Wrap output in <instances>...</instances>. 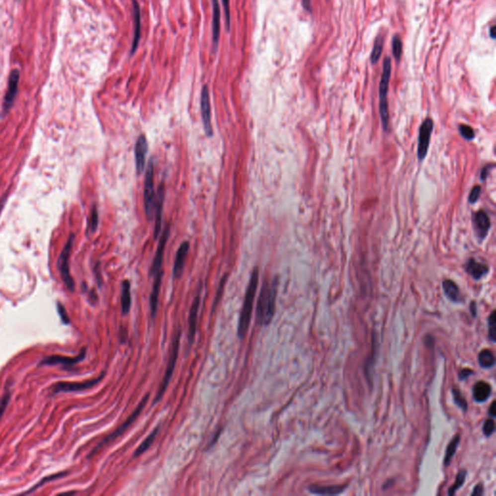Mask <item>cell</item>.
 <instances>
[{
	"label": "cell",
	"mask_w": 496,
	"mask_h": 496,
	"mask_svg": "<svg viewBox=\"0 0 496 496\" xmlns=\"http://www.w3.org/2000/svg\"><path fill=\"white\" fill-rule=\"evenodd\" d=\"M492 395V386L485 381L477 382L473 387V398L475 401L483 403L488 401Z\"/></svg>",
	"instance_id": "obj_23"
},
{
	"label": "cell",
	"mask_w": 496,
	"mask_h": 496,
	"mask_svg": "<svg viewBox=\"0 0 496 496\" xmlns=\"http://www.w3.org/2000/svg\"><path fill=\"white\" fill-rule=\"evenodd\" d=\"M98 220H99L98 210H97V208L94 206L92 208V210H91L90 218H89V221H88V231H90L91 233L95 232L96 230H97V227H98Z\"/></svg>",
	"instance_id": "obj_38"
},
{
	"label": "cell",
	"mask_w": 496,
	"mask_h": 496,
	"mask_svg": "<svg viewBox=\"0 0 496 496\" xmlns=\"http://www.w3.org/2000/svg\"><path fill=\"white\" fill-rule=\"evenodd\" d=\"M222 5L224 8L225 16H226V24H227V30L229 31L231 27V12H230V0H222Z\"/></svg>",
	"instance_id": "obj_42"
},
{
	"label": "cell",
	"mask_w": 496,
	"mask_h": 496,
	"mask_svg": "<svg viewBox=\"0 0 496 496\" xmlns=\"http://www.w3.org/2000/svg\"><path fill=\"white\" fill-rule=\"evenodd\" d=\"M495 29H496V27H495V26H492V28H491V36H492V38L493 39L496 38V35H495Z\"/></svg>",
	"instance_id": "obj_49"
},
{
	"label": "cell",
	"mask_w": 496,
	"mask_h": 496,
	"mask_svg": "<svg viewBox=\"0 0 496 496\" xmlns=\"http://www.w3.org/2000/svg\"><path fill=\"white\" fill-rule=\"evenodd\" d=\"M278 290V278L275 277L269 285L267 280L264 281L260 292L257 305V322L260 325H268L274 315L275 302Z\"/></svg>",
	"instance_id": "obj_1"
},
{
	"label": "cell",
	"mask_w": 496,
	"mask_h": 496,
	"mask_svg": "<svg viewBox=\"0 0 496 496\" xmlns=\"http://www.w3.org/2000/svg\"><path fill=\"white\" fill-rule=\"evenodd\" d=\"M144 202L145 210L149 220L153 219L154 213V203H155V193H154V162L151 159L145 176L144 185Z\"/></svg>",
	"instance_id": "obj_5"
},
{
	"label": "cell",
	"mask_w": 496,
	"mask_h": 496,
	"mask_svg": "<svg viewBox=\"0 0 496 496\" xmlns=\"http://www.w3.org/2000/svg\"><path fill=\"white\" fill-rule=\"evenodd\" d=\"M164 201H165V190H164V185L161 184L157 189V193L155 196V203H154V213H155L154 238L155 239H158L160 231H161Z\"/></svg>",
	"instance_id": "obj_15"
},
{
	"label": "cell",
	"mask_w": 496,
	"mask_h": 496,
	"mask_svg": "<svg viewBox=\"0 0 496 496\" xmlns=\"http://www.w3.org/2000/svg\"><path fill=\"white\" fill-rule=\"evenodd\" d=\"M432 131H433V120L428 117V118L424 119V121L420 125V131H419L417 155H418V158L420 161H422L427 154Z\"/></svg>",
	"instance_id": "obj_9"
},
{
	"label": "cell",
	"mask_w": 496,
	"mask_h": 496,
	"mask_svg": "<svg viewBox=\"0 0 496 496\" xmlns=\"http://www.w3.org/2000/svg\"><path fill=\"white\" fill-rule=\"evenodd\" d=\"M155 279L153 282V290L151 293V298H150V304H151V311L153 316L155 315L158 307V300H159V293H160V287L162 282V276H163V271H159L155 275Z\"/></svg>",
	"instance_id": "obj_24"
},
{
	"label": "cell",
	"mask_w": 496,
	"mask_h": 496,
	"mask_svg": "<svg viewBox=\"0 0 496 496\" xmlns=\"http://www.w3.org/2000/svg\"><path fill=\"white\" fill-rule=\"evenodd\" d=\"M148 400H149V396H147V397H146L143 401L140 402V404L138 405V407L135 409V411H134L133 413L131 414V416H130L127 420H125V421H124V422H123V423H122V424H121L118 428H116V429H115V431H114L113 433H111L109 436H107L106 438L104 439V440H103V441H102V442H101V443H100V444L96 447L95 449H94V450H93V451L89 454L88 458H90L92 457V456H94L96 453H97V452H98V451H99L102 447H104L105 445L109 444L110 442L114 441L115 439L117 438V437H119L120 435H122V434H123V433H124V432H125V431L129 428V427H130V425L133 423L134 421L137 420V418L139 417V415H140V414H141V412L143 411L144 407L146 406V404H147V402H148Z\"/></svg>",
	"instance_id": "obj_6"
},
{
	"label": "cell",
	"mask_w": 496,
	"mask_h": 496,
	"mask_svg": "<svg viewBox=\"0 0 496 496\" xmlns=\"http://www.w3.org/2000/svg\"><path fill=\"white\" fill-rule=\"evenodd\" d=\"M402 54V42L399 35H396L393 39V55L397 60L401 59Z\"/></svg>",
	"instance_id": "obj_37"
},
{
	"label": "cell",
	"mask_w": 496,
	"mask_h": 496,
	"mask_svg": "<svg viewBox=\"0 0 496 496\" xmlns=\"http://www.w3.org/2000/svg\"><path fill=\"white\" fill-rule=\"evenodd\" d=\"M132 6H133V18H134V37L133 43H132V49H131V55H134L135 52L138 49L140 39H141V29H142V18H141V8L137 0H132Z\"/></svg>",
	"instance_id": "obj_19"
},
{
	"label": "cell",
	"mask_w": 496,
	"mask_h": 496,
	"mask_svg": "<svg viewBox=\"0 0 496 496\" xmlns=\"http://www.w3.org/2000/svg\"><path fill=\"white\" fill-rule=\"evenodd\" d=\"M493 167H494V165H492V166H486L482 170V172H481V179L482 180H486V178H487V176H488V174L490 172V170L493 169Z\"/></svg>",
	"instance_id": "obj_45"
},
{
	"label": "cell",
	"mask_w": 496,
	"mask_h": 496,
	"mask_svg": "<svg viewBox=\"0 0 496 496\" xmlns=\"http://www.w3.org/2000/svg\"><path fill=\"white\" fill-rule=\"evenodd\" d=\"M466 476H467V471L466 470H460L458 472L457 478H456L455 484L449 489V492H448L449 496H455L456 495V493L458 492V490H459L463 486V484L465 483Z\"/></svg>",
	"instance_id": "obj_32"
},
{
	"label": "cell",
	"mask_w": 496,
	"mask_h": 496,
	"mask_svg": "<svg viewBox=\"0 0 496 496\" xmlns=\"http://www.w3.org/2000/svg\"><path fill=\"white\" fill-rule=\"evenodd\" d=\"M199 306H200V296H196L194 299L192 306L190 307V313H189V322H188V337L189 341H193L195 334H196V330H197V321H198V313H199Z\"/></svg>",
	"instance_id": "obj_22"
},
{
	"label": "cell",
	"mask_w": 496,
	"mask_h": 496,
	"mask_svg": "<svg viewBox=\"0 0 496 496\" xmlns=\"http://www.w3.org/2000/svg\"><path fill=\"white\" fill-rule=\"evenodd\" d=\"M443 290H444V293L446 295V297L452 301L453 303H461L462 302V296L460 294V291H459V288H458V285L453 281V280H450V279H447V280H444L443 282Z\"/></svg>",
	"instance_id": "obj_25"
},
{
	"label": "cell",
	"mask_w": 496,
	"mask_h": 496,
	"mask_svg": "<svg viewBox=\"0 0 496 496\" xmlns=\"http://www.w3.org/2000/svg\"><path fill=\"white\" fill-rule=\"evenodd\" d=\"M459 442H460V435L457 434L454 438L451 440V442L449 443V445L447 447V450H446L445 458H444V465H445V467H448L450 465V463L452 462V459H453L454 456L457 453Z\"/></svg>",
	"instance_id": "obj_28"
},
{
	"label": "cell",
	"mask_w": 496,
	"mask_h": 496,
	"mask_svg": "<svg viewBox=\"0 0 496 496\" xmlns=\"http://www.w3.org/2000/svg\"><path fill=\"white\" fill-rule=\"evenodd\" d=\"M392 74V63L391 58H386L383 63V73H382L381 81L379 83V111L381 116L382 125L385 131L389 130L390 127V115H389V106H388V90L389 83Z\"/></svg>",
	"instance_id": "obj_3"
},
{
	"label": "cell",
	"mask_w": 496,
	"mask_h": 496,
	"mask_svg": "<svg viewBox=\"0 0 496 496\" xmlns=\"http://www.w3.org/2000/svg\"><path fill=\"white\" fill-rule=\"evenodd\" d=\"M347 485H336V486H319L312 485L308 487V492L313 495L318 496H337L343 493L346 490Z\"/></svg>",
	"instance_id": "obj_20"
},
{
	"label": "cell",
	"mask_w": 496,
	"mask_h": 496,
	"mask_svg": "<svg viewBox=\"0 0 496 496\" xmlns=\"http://www.w3.org/2000/svg\"><path fill=\"white\" fill-rule=\"evenodd\" d=\"M465 269L475 280L482 279L490 271V267L483 263L477 262L475 259H470L467 262V264L465 266Z\"/></svg>",
	"instance_id": "obj_21"
},
{
	"label": "cell",
	"mask_w": 496,
	"mask_h": 496,
	"mask_svg": "<svg viewBox=\"0 0 496 496\" xmlns=\"http://www.w3.org/2000/svg\"><path fill=\"white\" fill-rule=\"evenodd\" d=\"M104 375L105 373H102L97 378L84 382H58L51 387V396H55L59 393H74L91 389L103 379Z\"/></svg>",
	"instance_id": "obj_7"
},
{
	"label": "cell",
	"mask_w": 496,
	"mask_h": 496,
	"mask_svg": "<svg viewBox=\"0 0 496 496\" xmlns=\"http://www.w3.org/2000/svg\"><path fill=\"white\" fill-rule=\"evenodd\" d=\"M478 362H479V364L481 367L487 369V368H491V367L495 366L496 358H495L494 353L491 350L485 349L479 353Z\"/></svg>",
	"instance_id": "obj_27"
},
{
	"label": "cell",
	"mask_w": 496,
	"mask_h": 496,
	"mask_svg": "<svg viewBox=\"0 0 496 496\" xmlns=\"http://www.w3.org/2000/svg\"><path fill=\"white\" fill-rule=\"evenodd\" d=\"M489 337L493 342L496 340V312L493 311L489 317Z\"/></svg>",
	"instance_id": "obj_35"
},
{
	"label": "cell",
	"mask_w": 496,
	"mask_h": 496,
	"mask_svg": "<svg viewBox=\"0 0 496 496\" xmlns=\"http://www.w3.org/2000/svg\"><path fill=\"white\" fill-rule=\"evenodd\" d=\"M452 393H453V398H454L455 403L458 405V407L462 411H464V412L467 411V408H468L467 401L462 397V395H461V393H460V391L458 390V388H453Z\"/></svg>",
	"instance_id": "obj_34"
},
{
	"label": "cell",
	"mask_w": 496,
	"mask_h": 496,
	"mask_svg": "<svg viewBox=\"0 0 496 496\" xmlns=\"http://www.w3.org/2000/svg\"><path fill=\"white\" fill-rule=\"evenodd\" d=\"M474 374V371L472 369H469V368H465V369H462L459 374H458V378L460 381H463V380H466L468 377H470L471 375Z\"/></svg>",
	"instance_id": "obj_43"
},
{
	"label": "cell",
	"mask_w": 496,
	"mask_h": 496,
	"mask_svg": "<svg viewBox=\"0 0 496 496\" xmlns=\"http://www.w3.org/2000/svg\"><path fill=\"white\" fill-rule=\"evenodd\" d=\"M10 400H11V391H10V386L7 384L5 393L2 396V398L0 399V420L2 419L4 413H5L8 405H9Z\"/></svg>",
	"instance_id": "obj_33"
},
{
	"label": "cell",
	"mask_w": 496,
	"mask_h": 496,
	"mask_svg": "<svg viewBox=\"0 0 496 496\" xmlns=\"http://www.w3.org/2000/svg\"><path fill=\"white\" fill-rule=\"evenodd\" d=\"M131 308V284L129 280H124L121 284V310L123 314H128Z\"/></svg>",
	"instance_id": "obj_26"
},
{
	"label": "cell",
	"mask_w": 496,
	"mask_h": 496,
	"mask_svg": "<svg viewBox=\"0 0 496 496\" xmlns=\"http://www.w3.org/2000/svg\"><path fill=\"white\" fill-rule=\"evenodd\" d=\"M69 472L68 471H62V472H58V473H56V474H52L50 476H47V477L43 478L41 481H39L38 483L33 486L30 490H28L27 492L24 493V495H28V494H31L33 492H35L36 490H38L39 488H41L42 486H44L45 484L49 483V482H52V481H55V480H58L60 478L65 477L66 475H68Z\"/></svg>",
	"instance_id": "obj_29"
},
{
	"label": "cell",
	"mask_w": 496,
	"mask_h": 496,
	"mask_svg": "<svg viewBox=\"0 0 496 496\" xmlns=\"http://www.w3.org/2000/svg\"><path fill=\"white\" fill-rule=\"evenodd\" d=\"M473 223L475 233L479 240L483 241L487 238L491 229V220L488 213L485 210H479L473 217Z\"/></svg>",
	"instance_id": "obj_16"
},
{
	"label": "cell",
	"mask_w": 496,
	"mask_h": 496,
	"mask_svg": "<svg viewBox=\"0 0 496 496\" xmlns=\"http://www.w3.org/2000/svg\"><path fill=\"white\" fill-rule=\"evenodd\" d=\"M158 431H159V427H156L153 432L146 438V440L139 446V448L135 452V457H139L140 455L145 453L147 450H149V448L152 446L154 440L157 437Z\"/></svg>",
	"instance_id": "obj_30"
},
{
	"label": "cell",
	"mask_w": 496,
	"mask_h": 496,
	"mask_svg": "<svg viewBox=\"0 0 496 496\" xmlns=\"http://www.w3.org/2000/svg\"><path fill=\"white\" fill-rule=\"evenodd\" d=\"M190 245L188 242H183L179 248L176 251L175 258H174V263H173V268H172V275L174 278H179L182 274L183 267L185 265V261L188 255Z\"/></svg>",
	"instance_id": "obj_17"
},
{
	"label": "cell",
	"mask_w": 496,
	"mask_h": 496,
	"mask_svg": "<svg viewBox=\"0 0 496 496\" xmlns=\"http://www.w3.org/2000/svg\"><path fill=\"white\" fill-rule=\"evenodd\" d=\"M489 414L491 415L492 418H495L496 416V401H493L491 406H490V409H489Z\"/></svg>",
	"instance_id": "obj_46"
},
{
	"label": "cell",
	"mask_w": 496,
	"mask_h": 496,
	"mask_svg": "<svg viewBox=\"0 0 496 496\" xmlns=\"http://www.w3.org/2000/svg\"><path fill=\"white\" fill-rule=\"evenodd\" d=\"M212 44L214 51H217L220 38V21H221V10L218 0H212Z\"/></svg>",
	"instance_id": "obj_18"
},
{
	"label": "cell",
	"mask_w": 496,
	"mask_h": 496,
	"mask_svg": "<svg viewBox=\"0 0 496 496\" xmlns=\"http://www.w3.org/2000/svg\"><path fill=\"white\" fill-rule=\"evenodd\" d=\"M483 495H484V487H483V485H482V484H479V485H477V486L475 487V489H474V491L472 492L471 496H483Z\"/></svg>",
	"instance_id": "obj_44"
},
{
	"label": "cell",
	"mask_w": 496,
	"mask_h": 496,
	"mask_svg": "<svg viewBox=\"0 0 496 496\" xmlns=\"http://www.w3.org/2000/svg\"><path fill=\"white\" fill-rule=\"evenodd\" d=\"M303 6L306 11L311 12V0H303Z\"/></svg>",
	"instance_id": "obj_48"
},
{
	"label": "cell",
	"mask_w": 496,
	"mask_h": 496,
	"mask_svg": "<svg viewBox=\"0 0 496 496\" xmlns=\"http://www.w3.org/2000/svg\"><path fill=\"white\" fill-rule=\"evenodd\" d=\"M259 283V269L255 267L250 276V280L248 283V289L246 292L245 296V301H244V306L242 308L241 316H240V321H239V327H238V334L241 338H244L247 335L250 322H251V316H252V309H253V304L256 296V291Z\"/></svg>",
	"instance_id": "obj_2"
},
{
	"label": "cell",
	"mask_w": 496,
	"mask_h": 496,
	"mask_svg": "<svg viewBox=\"0 0 496 496\" xmlns=\"http://www.w3.org/2000/svg\"><path fill=\"white\" fill-rule=\"evenodd\" d=\"M201 115L203 125L206 135L211 137L213 135V128L211 123V106H210V96L209 86L205 84L201 93Z\"/></svg>",
	"instance_id": "obj_10"
},
{
	"label": "cell",
	"mask_w": 496,
	"mask_h": 496,
	"mask_svg": "<svg viewBox=\"0 0 496 496\" xmlns=\"http://www.w3.org/2000/svg\"><path fill=\"white\" fill-rule=\"evenodd\" d=\"M86 354V348H83L80 354L76 357H66V356H59V355H53V356H48L42 359V361L39 363V366H46V365H57V364H62L64 366H73L77 363H81L84 358Z\"/></svg>",
	"instance_id": "obj_11"
},
{
	"label": "cell",
	"mask_w": 496,
	"mask_h": 496,
	"mask_svg": "<svg viewBox=\"0 0 496 496\" xmlns=\"http://www.w3.org/2000/svg\"><path fill=\"white\" fill-rule=\"evenodd\" d=\"M459 133L462 136V138L465 139L466 141H472L475 138V131L469 125L461 124L459 126Z\"/></svg>",
	"instance_id": "obj_36"
},
{
	"label": "cell",
	"mask_w": 496,
	"mask_h": 496,
	"mask_svg": "<svg viewBox=\"0 0 496 496\" xmlns=\"http://www.w3.org/2000/svg\"><path fill=\"white\" fill-rule=\"evenodd\" d=\"M5 201H6V198H4L2 201H0V211L2 210V208H3L4 204H5Z\"/></svg>",
	"instance_id": "obj_50"
},
{
	"label": "cell",
	"mask_w": 496,
	"mask_h": 496,
	"mask_svg": "<svg viewBox=\"0 0 496 496\" xmlns=\"http://www.w3.org/2000/svg\"><path fill=\"white\" fill-rule=\"evenodd\" d=\"M19 71L18 69H14L10 76H9V82H8V89L4 97L3 101V109L5 112H7L14 104L15 98L17 96L18 88H19Z\"/></svg>",
	"instance_id": "obj_14"
},
{
	"label": "cell",
	"mask_w": 496,
	"mask_h": 496,
	"mask_svg": "<svg viewBox=\"0 0 496 496\" xmlns=\"http://www.w3.org/2000/svg\"><path fill=\"white\" fill-rule=\"evenodd\" d=\"M169 235H170V225L168 224V225H166V228L164 229L163 234L159 238V244H158L157 250H156L153 264H152V267H151V271H150V274L153 275V276H154L156 273H158L159 271H161V267H162V263H163L164 251H165V248H166V246H167Z\"/></svg>",
	"instance_id": "obj_13"
},
{
	"label": "cell",
	"mask_w": 496,
	"mask_h": 496,
	"mask_svg": "<svg viewBox=\"0 0 496 496\" xmlns=\"http://www.w3.org/2000/svg\"><path fill=\"white\" fill-rule=\"evenodd\" d=\"M149 151V144L146 135L138 137L135 144V163L138 174H142L146 169V159Z\"/></svg>",
	"instance_id": "obj_12"
},
{
	"label": "cell",
	"mask_w": 496,
	"mask_h": 496,
	"mask_svg": "<svg viewBox=\"0 0 496 496\" xmlns=\"http://www.w3.org/2000/svg\"><path fill=\"white\" fill-rule=\"evenodd\" d=\"M470 312H471V315L473 317H476V315H477V305H476V302H471V304H470Z\"/></svg>",
	"instance_id": "obj_47"
},
{
	"label": "cell",
	"mask_w": 496,
	"mask_h": 496,
	"mask_svg": "<svg viewBox=\"0 0 496 496\" xmlns=\"http://www.w3.org/2000/svg\"><path fill=\"white\" fill-rule=\"evenodd\" d=\"M383 45H384V40L381 36H378L374 42L373 50H372L371 56H370V60H371L372 64H376L381 57L382 52H383Z\"/></svg>",
	"instance_id": "obj_31"
},
{
	"label": "cell",
	"mask_w": 496,
	"mask_h": 496,
	"mask_svg": "<svg viewBox=\"0 0 496 496\" xmlns=\"http://www.w3.org/2000/svg\"><path fill=\"white\" fill-rule=\"evenodd\" d=\"M58 311L60 318H61V321L63 322V324L68 325L70 323V318L67 314V311L65 309L64 306L60 303H58Z\"/></svg>",
	"instance_id": "obj_40"
},
{
	"label": "cell",
	"mask_w": 496,
	"mask_h": 496,
	"mask_svg": "<svg viewBox=\"0 0 496 496\" xmlns=\"http://www.w3.org/2000/svg\"><path fill=\"white\" fill-rule=\"evenodd\" d=\"M179 331L176 332L174 338H173V341H172V352H171V356L169 358V362H168V365H167V368H166V372H165V375L163 377V380H162V383L159 387V390H158V393H157V396H156V399H155V402L156 401L161 400V398L163 397L164 393L166 392V389L170 383V380L172 378V373H173V370H174V367H175V363H176V360H177V356H178V350H179Z\"/></svg>",
	"instance_id": "obj_8"
},
{
	"label": "cell",
	"mask_w": 496,
	"mask_h": 496,
	"mask_svg": "<svg viewBox=\"0 0 496 496\" xmlns=\"http://www.w3.org/2000/svg\"><path fill=\"white\" fill-rule=\"evenodd\" d=\"M480 194H481V186L480 185H475L472 190L470 192L469 194V197H468V202L470 204H475L479 200V197H480Z\"/></svg>",
	"instance_id": "obj_41"
},
{
	"label": "cell",
	"mask_w": 496,
	"mask_h": 496,
	"mask_svg": "<svg viewBox=\"0 0 496 496\" xmlns=\"http://www.w3.org/2000/svg\"><path fill=\"white\" fill-rule=\"evenodd\" d=\"M73 242H74V235H70L65 247L62 249L58 261V267L61 275V278L64 282L66 287L70 291H74L75 289V282L71 276L70 273V267H69V260H70V255H71V250L73 247Z\"/></svg>",
	"instance_id": "obj_4"
},
{
	"label": "cell",
	"mask_w": 496,
	"mask_h": 496,
	"mask_svg": "<svg viewBox=\"0 0 496 496\" xmlns=\"http://www.w3.org/2000/svg\"><path fill=\"white\" fill-rule=\"evenodd\" d=\"M496 430V422L494 419H488L485 421L483 425V432L487 437H490L493 435V433Z\"/></svg>",
	"instance_id": "obj_39"
}]
</instances>
